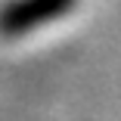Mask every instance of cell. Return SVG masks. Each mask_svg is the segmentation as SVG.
Returning <instances> with one entry per match:
<instances>
[{
	"mask_svg": "<svg viewBox=\"0 0 121 121\" xmlns=\"http://www.w3.org/2000/svg\"><path fill=\"white\" fill-rule=\"evenodd\" d=\"M71 6H75V0H13L9 6L0 9V34L6 37L28 34L43 22L62 19Z\"/></svg>",
	"mask_w": 121,
	"mask_h": 121,
	"instance_id": "cell-1",
	"label": "cell"
}]
</instances>
